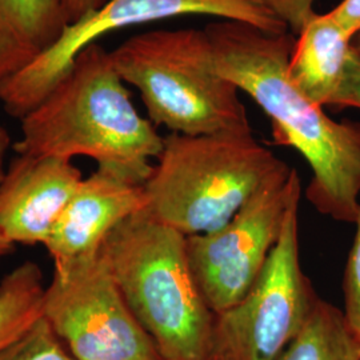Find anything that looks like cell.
<instances>
[{"label":"cell","instance_id":"cell-2","mask_svg":"<svg viewBox=\"0 0 360 360\" xmlns=\"http://www.w3.org/2000/svg\"><path fill=\"white\" fill-rule=\"evenodd\" d=\"M112 63L98 43L75 58L65 77L20 122L18 155L70 159L89 156L144 184L163 151L165 138L131 101Z\"/></svg>","mask_w":360,"mask_h":360},{"label":"cell","instance_id":"cell-4","mask_svg":"<svg viewBox=\"0 0 360 360\" xmlns=\"http://www.w3.org/2000/svg\"><path fill=\"white\" fill-rule=\"evenodd\" d=\"M144 183L146 211L186 236L227 224L287 167L251 134H169Z\"/></svg>","mask_w":360,"mask_h":360},{"label":"cell","instance_id":"cell-7","mask_svg":"<svg viewBox=\"0 0 360 360\" xmlns=\"http://www.w3.org/2000/svg\"><path fill=\"white\" fill-rule=\"evenodd\" d=\"M300 196L251 291L215 315L212 360H276L309 319L319 296L300 264Z\"/></svg>","mask_w":360,"mask_h":360},{"label":"cell","instance_id":"cell-20","mask_svg":"<svg viewBox=\"0 0 360 360\" xmlns=\"http://www.w3.org/2000/svg\"><path fill=\"white\" fill-rule=\"evenodd\" d=\"M331 105L339 108H360V55L355 49L349 56L343 84Z\"/></svg>","mask_w":360,"mask_h":360},{"label":"cell","instance_id":"cell-22","mask_svg":"<svg viewBox=\"0 0 360 360\" xmlns=\"http://www.w3.org/2000/svg\"><path fill=\"white\" fill-rule=\"evenodd\" d=\"M108 0H60L67 25L77 23L86 15L99 10Z\"/></svg>","mask_w":360,"mask_h":360},{"label":"cell","instance_id":"cell-8","mask_svg":"<svg viewBox=\"0 0 360 360\" xmlns=\"http://www.w3.org/2000/svg\"><path fill=\"white\" fill-rule=\"evenodd\" d=\"M184 15H206L236 20L269 34L288 28L272 13L245 0H108L99 10L65 27L51 47L0 87V101L8 115L23 119L65 77L87 46L117 30Z\"/></svg>","mask_w":360,"mask_h":360},{"label":"cell","instance_id":"cell-24","mask_svg":"<svg viewBox=\"0 0 360 360\" xmlns=\"http://www.w3.org/2000/svg\"><path fill=\"white\" fill-rule=\"evenodd\" d=\"M13 245L11 243H8L1 235H0V257L7 255L11 250H13Z\"/></svg>","mask_w":360,"mask_h":360},{"label":"cell","instance_id":"cell-6","mask_svg":"<svg viewBox=\"0 0 360 360\" xmlns=\"http://www.w3.org/2000/svg\"><path fill=\"white\" fill-rule=\"evenodd\" d=\"M43 318L75 360H163L131 312L102 247L53 266Z\"/></svg>","mask_w":360,"mask_h":360},{"label":"cell","instance_id":"cell-10","mask_svg":"<svg viewBox=\"0 0 360 360\" xmlns=\"http://www.w3.org/2000/svg\"><path fill=\"white\" fill-rule=\"evenodd\" d=\"M83 180L70 159L18 155L0 181V235L11 245H46Z\"/></svg>","mask_w":360,"mask_h":360},{"label":"cell","instance_id":"cell-25","mask_svg":"<svg viewBox=\"0 0 360 360\" xmlns=\"http://www.w3.org/2000/svg\"><path fill=\"white\" fill-rule=\"evenodd\" d=\"M352 44H354V49L356 50V51L359 52L360 55V31L354 37V40H352Z\"/></svg>","mask_w":360,"mask_h":360},{"label":"cell","instance_id":"cell-3","mask_svg":"<svg viewBox=\"0 0 360 360\" xmlns=\"http://www.w3.org/2000/svg\"><path fill=\"white\" fill-rule=\"evenodd\" d=\"M102 251L162 359L212 360L215 314L195 282L186 235L143 210L105 238Z\"/></svg>","mask_w":360,"mask_h":360},{"label":"cell","instance_id":"cell-16","mask_svg":"<svg viewBox=\"0 0 360 360\" xmlns=\"http://www.w3.org/2000/svg\"><path fill=\"white\" fill-rule=\"evenodd\" d=\"M0 360H75L41 316L0 352Z\"/></svg>","mask_w":360,"mask_h":360},{"label":"cell","instance_id":"cell-14","mask_svg":"<svg viewBox=\"0 0 360 360\" xmlns=\"http://www.w3.org/2000/svg\"><path fill=\"white\" fill-rule=\"evenodd\" d=\"M43 271L25 262L0 281V352L43 316Z\"/></svg>","mask_w":360,"mask_h":360},{"label":"cell","instance_id":"cell-9","mask_svg":"<svg viewBox=\"0 0 360 360\" xmlns=\"http://www.w3.org/2000/svg\"><path fill=\"white\" fill-rule=\"evenodd\" d=\"M300 195V176L295 168L287 166L227 224L187 236L195 282L215 315L231 309L251 291L281 238L288 208Z\"/></svg>","mask_w":360,"mask_h":360},{"label":"cell","instance_id":"cell-23","mask_svg":"<svg viewBox=\"0 0 360 360\" xmlns=\"http://www.w3.org/2000/svg\"><path fill=\"white\" fill-rule=\"evenodd\" d=\"M11 138L4 127L0 126V181L6 174V155L10 148Z\"/></svg>","mask_w":360,"mask_h":360},{"label":"cell","instance_id":"cell-21","mask_svg":"<svg viewBox=\"0 0 360 360\" xmlns=\"http://www.w3.org/2000/svg\"><path fill=\"white\" fill-rule=\"evenodd\" d=\"M335 20L355 37L360 31V0H343L330 11Z\"/></svg>","mask_w":360,"mask_h":360},{"label":"cell","instance_id":"cell-5","mask_svg":"<svg viewBox=\"0 0 360 360\" xmlns=\"http://www.w3.org/2000/svg\"><path fill=\"white\" fill-rule=\"evenodd\" d=\"M110 53L155 126L188 136L252 132L240 90L215 67L206 28L144 32Z\"/></svg>","mask_w":360,"mask_h":360},{"label":"cell","instance_id":"cell-17","mask_svg":"<svg viewBox=\"0 0 360 360\" xmlns=\"http://www.w3.org/2000/svg\"><path fill=\"white\" fill-rule=\"evenodd\" d=\"M354 224L356 231L343 275L345 309L342 311L349 328L360 339V211Z\"/></svg>","mask_w":360,"mask_h":360},{"label":"cell","instance_id":"cell-1","mask_svg":"<svg viewBox=\"0 0 360 360\" xmlns=\"http://www.w3.org/2000/svg\"><path fill=\"white\" fill-rule=\"evenodd\" d=\"M206 31L219 74L267 114L275 142L295 148L309 163V203L322 215L354 224L360 211V123L331 119L291 83L287 65L294 35L227 19Z\"/></svg>","mask_w":360,"mask_h":360},{"label":"cell","instance_id":"cell-19","mask_svg":"<svg viewBox=\"0 0 360 360\" xmlns=\"http://www.w3.org/2000/svg\"><path fill=\"white\" fill-rule=\"evenodd\" d=\"M282 20L292 34H299L315 13V0H245Z\"/></svg>","mask_w":360,"mask_h":360},{"label":"cell","instance_id":"cell-18","mask_svg":"<svg viewBox=\"0 0 360 360\" xmlns=\"http://www.w3.org/2000/svg\"><path fill=\"white\" fill-rule=\"evenodd\" d=\"M38 53L0 25V87L22 71Z\"/></svg>","mask_w":360,"mask_h":360},{"label":"cell","instance_id":"cell-13","mask_svg":"<svg viewBox=\"0 0 360 360\" xmlns=\"http://www.w3.org/2000/svg\"><path fill=\"white\" fill-rule=\"evenodd\" d=\"M276 360H360V339L342 309L318 297L309 319Z\"/></svg>","mask_w":360,"mask_h":360},{"label":"cell","instance_id":"cell-15","mask_svg":"<svg viewBox=\"0 0 360 360\" xmlns=\"http://www.w3.org/2000/svg\"><path fill=\"white\" fill-rule=\"evenodd\" d=\"M0 25L37 53L51 47L68 26L60 0H0Z\"/></svg>","mask_w":360,"mask_h":360},{"label":"cell","instance_id":"cell-11","mask_svg":"<svg viewBox=\"0 0 360 360\" xmlns=\"http://www.w3.org/2000/svg\"><path fill=\"white\" fill-rule=\"evenodd\" d=\"M143 210L144 184L98 167L80 181L44 248L53 266L70 263L98 251L120 223Z\"/></svg>","mask_w":360,"mask_h":360},{"label":"cell","instance_id":"cell-12","mask_svg":"<svg viewBox=\"0 0 360 360\" xmlns=\"http://www.w3.org/2000/svg\"><path fill=\"white\" fill-rule=\"evenodd\" d=\"M297 35L287 77L312 103L331 105L346 77L354 37L330 13H314Z\"/></svg>","mask_w":360,"mask_h":360}]
</instances>
